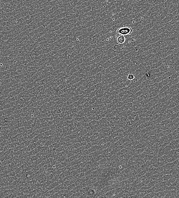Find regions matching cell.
<instances>
[{"mask_svg": "<svg viewBox=\"0 0 179 198\" xmlns=\"http://www.w3.org/2000/svg\"><path fill=\"white\" fill-rule=\"evenodd\" d=\"M133 32V29L130 27H123L117 29V33L118 35L126 36L130 35Z\"/></svg>", "mask_w": 179, "mask_h": 198, "instance_id": "obj_1", "label": "cell"}, {"mask_svg": "<svg viewBox=\"0 0 179 198\" xmlns=\"http://www.w3.org/2000/svg\"><path fill=\"white\" fill-rule=\"evenodd\" d=\"M125 38L124 36L120 35L117 38V42L119 44H123L125 41Z\"/></svg>", "mask_w": 179, "mask_h": 198, "instance_id": "obj_2", "label": "cell"}, {"mask_svg": "<svg viewBox=\"0 0 179 198\" xmlns=\"http://www.w3.org/2000/svg\"><path fill=\"white\" fill-rule=\"evenodd\" d=\"M135 78V76L133 74H129L127 76V79L129 80H132Z\"/></svg>", "mask_w": 179, "mask_h": 198, "instance_id": "obj_3", "label": "cell"}]
</instances>
